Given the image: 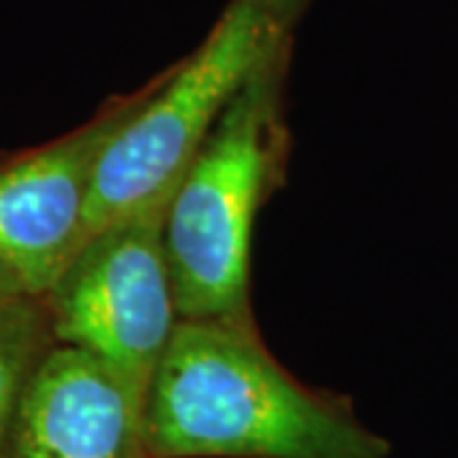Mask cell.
<instances>
[{"mask_svg":"<svg viewBox=\"0 0 458 458\" xmlns=\"http://www.w3.org/2000/svg\"><path fill=\"white\" fill-rule=\"evenodd\" d=\"M146 458H390L349 397L295 379L255 318H181L143 403Z\"/></svg>","mask_w":458,"mask_h":458,"instance_id":"1","label":"cell"},{"mask_svg":"<svg viewBox=\"0 0 458 458\" xmlns=\"http://www.w3.org/2000/svg\"><path fill=\"white\" fill-rule=\"evenodd\" d=\"M293 47L273 54L229 102L165 201V252L181 318H252V234L285 183V84Z\"/></svg>","mask_w":458,"mask_h":458,"instance_id":"2","label":"cell"},{"mask_svg":"<svg viewBox=\"0 0 458 458\" xmlns=\"http://www.w3.org/2000/svg\"><path fill=\"white\" fill-rule=\"evenodd\" d=\"M309 5L311 0H227L204 41L148 82L143 110L107 143L92 181L84 237L168 199L247 80L273 54L293 47Z\"/></svg>","mask_w":458,"mask_h":458,"instance_id":"3","label":"cell"},{"mask_svg":"<svg viewBox=\"0 0 458 458\" xmlns=\"http://www.w3.org/2000/svg\"><path fill=\"white\" fill-rule=\"evenodd\" d=\"M165 201L84 237L44 293L56 344L107 364L143 400L181 321L165 252Z\"/></svg>","mask_w":458,"mask_h":458,"instance_id":"4","label":"cell"},{"mask_svg":"<svg viewBox=\"0 0 458 458\" xmlns=\"http://www.w3.org/2000/svg\"><path fill=\"white\" fill-rule=\"evenodd\" d=\"M148 92L150 84L110 98L80 128L0 158V265L29 295L47 293L82 245L99 158Z\"/></svg>","mask_w":458,"mask_h":458,"instance_id":"5","label":"cell"},{"mask_svg":"<svg viewBox=\"0 0 458 458\" xmlns=\"http://www.w3.org/2000/svg\"><path fill=\"white\" fill-rule=\"evenodd\" d=\"M143 403L107 364L54 344L26 387L5 458H146Z\"/></svg>","mask_w":458,"mask_h":458,"instance_id":"6","label":"cell"},{"mask_svg":"<svg viewBox=\"0 0 458 458\" xmlns=\"http://www.w3.org/2000/svg\"><path fill=\"white\" fill-rule=\"evenodd\" d=\"M54 344L44 295H16L0 303V458L8 451L26 387Z\"/></svg>","mask_w":458,"mask_h":458,"instance_id":"7","label":"cell"},{"mask_svg":"<svg viewBox=\"0 0 458 458\" xmlns=\"http://www.w3.org/2000/svg\"><path fill=\"white\" fill-rule=\"evenodd\" d=\"M16 295H29V293L23 291V285L18 283L16 276L0 265V303H3V301H8V298H16Z\"/></svg>","mask_w":458,"mask_h":458,"instance_id":"8","label":"cell"}]
</instances>
